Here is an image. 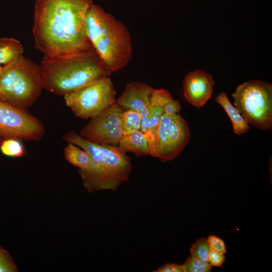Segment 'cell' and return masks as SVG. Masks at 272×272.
Wrapping results in <instances>:
<instances>
[{
    "mask_svg": "<svg viewBox=\"0 0 272 272\" xmlns=\"http://www.w3.org/2000/svg\"><path fill=\"white\" fill-rule=\"evenodd\" d=\"M163 109L164 114L173 115L179 114L181 107L179 101L172 99L164 105Z\"/></svg>",
    "mask_w": 272,
    "mask_h": 272,
    "instance_id": "cell-25",
    "label": "cell"
},
{
    "mask_svg": "<svg viewBox=\"0 0 272 272\" xmlns=\"http://www.w3.org/2000/svg\"><path fill=\"white\" fill-rule=\"evenodd\" d=\"M0 150L4 155L12 157H20L25 154L21 141L14 139L3 141L0 144Z\"/></svg>",
    "mask_w": 272,
    "mask_h": 272,
    "instance_id": "cell-19",
    "label": "cell"
},
{
    "mask_svg": "<svg viewBox=\"0 0 272 272\" xmlns=\"http://www.w3.org/2000/svg\"><path fill=\"white\" fill-rule=\"evenodd\" d=\"M184 272H209L211 271L212 267L198 266L192 264L186 260L181 264Z\"/></svg>",
    "mask_w": 272,
    "mask_h": 272,
    "instance_id": "cell-26",
    "label": "cell"
},
{
    "mask_svg": "<svg viewBox=\"0 0 272 272\" xmlns=\"http://www.w3.org/2000/svg\"><path fill=\"white\" fill-rule=\"evenodd\" d=\"M18 268L9 253L0 246V272H17Z\"/></svg>",
    "mask_w": 272,
    "mask_h": 272,
    "instance_id": "cell-21",
    "label": "cell"
},
{
    "mask_svg": "<svg viewBox=\"0 0 272 272\" xmlns=\"http://www.w3.org/2000/svg\"><path fill=\"white\" fill-rule=\"evenodd\" d=\"M154 90L144 82L128 83L116 103L123 109L134 111L141 116L150 106Z\"/></svg>",
    "mask_w": 272,
    "mask_h": 272,
    "instance_id": "cell-12",
    "label": "cell"
},
{
    "mask_svg": "<svg viewBox=\"0 0 272 272\" xmlns=\"http://www.w3.org/2000/svg\"><path fill=\"white\" fill-rule=\"evenodd\" d=\"M215 101L223 108L228 115L235 134L242 135L250 130L249 124L231 104L225 92H222L218 95L215 98Z\"/></svg>",
    "mask_w": 272,
    "mask_h": 272,
    "instance_id": "cell-13",
    "label": "cell"
},
{
    "mask_svg": "<svg viewBox=\"0 0 272 272\" xmlns=\"http://www.w3.org/2000/svg\"><path fill=\"white\" fill-rule=\"evenodd\" d=\"M116 92L108 76L96 79L65 95L66 105L78 117L88 119L100 114L116 102Z\"/></svg>",
    "mask_w": 272,
    "mask_h": 272,
    "instance_id": "cell-7",
    "label": "cell"
},
{
    "mask_svg": "<svg viewBox=\"0 0 272 272\" xmlns=\"http://www.w3.org/2000/svg\"><path fill=\"white\" fill-rule=\"evenodd\" d=\"M63 155L66 160L80 170L87 169L90 159L88 154L81 147L71 143L63 149Z\"/></svg>",
    "mask_w": 272,
    "mask_h": 272,
    "instance_id": "cell-16",
    "label": "cell"
},
{
    "mask_svg": "<svg viewBox=\"0 0 272 272\" xmlns=\"http://www.w3.org/2000/svg\"><path fill=\"white\" fill-rule=\"evenodd\" d=\"M2 67L1 65H0V72H1V69H2Z\"/></svg>",
    "mask_w": 272,
    "mask_h": 272,
    "instance_id": "cell-28",
    "label": "cell"
},
{
    "mask_svg": "<svg viewBox=\"0 0 272 272\" xmlns=\"http://www.w3.org/2000/svg\"><path fill=\"white\" fill-rule=\"evenodd\" d=\"M235 107L249 124L263 130L272 128V85L251 80L232 94Z\"/></svg>",
    "mask_w": 272,
    "mask_h": 272,
    "instance_id": "cell-6",
    "label": "cell"
},
{
    "mask_svg": "<svg viewBox=\"0 0 272 272\" xmlns=\"http://www.w3.org/2000/svg\"><path fill=\"white\" fill-rule=\"evenodd\" d=\"M172 99L171 94L167 90L163 89H154L151 96L150 105L163 107L166 103Z\"/></svg>",
    "mask_w": 272,
    "mask_h": 272,
    "instance_id": "cell-22",
    "label": "cell"
},
{
    "mask_svg": "<svg viewBox=\"0 0 272 272\" xmlns=\"http://www.w3.org/2000/svg\"><path fill=\"white\" fill-rule=\"evenodd\" d=\"M123 109L116 102L90 119L79 131L84 139L100 145H118L123 133L121 119Z\"/></svg>",
    "mask_w": 272,
    "mask_h": 272,
    "instance_id": "cell-10",
    "label": "cell"
},
{
    "mask_svg": "<svg viewBox=\"0 0 272 272\" xmlns=\"http://www.w3.org/2000/svg\"><path fill=\"white\" fill-rule=\"evenodd\" d=\"M211 250L208 239L201 238L195 241L190 248L191 256L203 262H208V254Z\"/></svg>",
    "mask_w": 272,
    "mask_h": 272,
    "instance_id": "cell-20",
    "label": "cell"
},
{
    "mask_svg": "<svg viewBox=\"0 0 272 272\" xmlns=\"http://www.w3.org/2000/svg\"><path fill=\"white\" fill-rule=\"evenodd\" d=\"M224 254L211 249L208 256V262L212 266L220 267L222 266L225 261Z\"/></svg>",
    "mask_w": 272,
    "mask_h": 272,
    "instance_id": "cell-24",
    "label": "cell"
},
{
    "mask_svg": "<svg viewBox=\"0 0 272 272\" xmlns=\"http://www.w3.org/2000/svg\"><path fill=\"white\" fill-rule=\"evenodd\" d=\"M92 0H35L32 33L34 47L43 55L63 57L93 47L86 18Z\"/></svg>",
    "mask_w": 272,
    "mask_h": 272,
    "instance_id": "cell-1",
    "label": "cell"
},
{
    "mask_svg": "<svg viewBox=\"0 0 272 272\" xmlns=\"http://www.w3.org/2000/svg\"><path fill=\"white\" fill-rule=\"evenodd\" d=\"M214 85L212 76L205 71H191L185 76L183 81L184 97L190 104L200 108L211 97Z\"/></svg>",
    "mask_w": 272,
    "mask_h": 272,
    "instance_id": "cell-11",
    "label": "cell"
},
{
    "mask_svg": "<svg viewBox=\"0 0 272 272\" xmlns=\"http://www.w3.org/2000/svg\"><path fill=\"white\" fill-rule=\"evenodd\" d=\"M121 124L123 135L139 131L141 127V116L133 110L123 111Z\"/></svg>",
    "mask_w": 272,
    "mask_h": 272,
    "instance_id": "cell-18",
    "label": "cell"
},
{
    "mask_svg": "<svg viewBox=\"0 0 272 272\" xmlns=\"http://www.w3.org/2000/svg\"><path fill=\"white\" fill-rule=\"evenodd\" d=\"M190 138L187 121L179 114H163L157 125L155 157L168 161L177 157Z\"/></svg>",
    "mask_w": 272,
    "mask_h": 272,
    "instance_id": "cell-9",
    "label": "cell"
},
{
    "mask_svg": "<svg viewBox=\"0 0 272 272\" xmlns=\"http://www.w3.org/2000/svg\"><path fill=\"white\" fill-rule=\"evenodd\" d=\"M40 67L44 88L64 96L109 74L94 48L63 57L43 55Z\"/></svg>",
    "mask_w": 272,
    "mask_h": 272,
    "instance_id": "cell-4",
    "label": "cell"
},
{
    "mask_svg": "<svg viewBox=\"0 0 272 272\" xmlns=\"http://www.w3.org/2000/svg\"><path fill=\"white\" fill-rule=\"evenodd\" d=\"M118 146L125 152L132 153L137 156L150 155L147 140L141 130L124 134Z\"/></svg>",
    "mask_w": 272,
    "mask_h": 272,
    "instance_id": "cell-14",
    "label": "cell"
},
{
    "mask_svg": "<svg viewBox=\"0 0 272 272\" xmlns=\"http://www.w3.org/2000/svg\"><path fill=\"white\" fill-rule=\"evenodd\" d=\"M44 89L39 64L22 55L2 67L0 100L27 109Z\"/></svg>",
    "mask_w": 272,
    "mask_h": 272,
    "instance_id": "cell-5",
    "label": "cell"
},
{
    "mask_svg": "<svg viewBox=\"0 0 272 272\" xmlns=\"http://www.w3.org/2000/svg\"><path fill=\"white\" fill-rule=\"evenodd\" d=\"M163 114V107L156 105H150L141 115L140 130L144 133L152 127L157 126Z\"/></svg>",
    "mask_w": 272,
    "mask_h": 272,
    "instance_id": "cell-17",
    "label": "cell"
},
{
    "mask_svg": "<svg viewBox=\"0 0 272 272\" xmlns=\"http://www.w3.org/2000/svg\"><path fill=\"white\" fill-rule=\"evenodd\" d=\"M156 272H184L182 265L174 263H168L160 267Z\"/></svg>",
    "mask_w": 272,
    "mask_h": 272,
    "instance_id": "cell-27",
    "label": "cell"
},
{
    "mask_svg": "<svg viewBox=\"0 0 272 272\" xmlns=\"http://www.w3.org/2000/svg\"><path fill=\"white\" fill-rule=\"evenodd\" d=\"M207 239L211 249L214 250L224 254L227 253L225 243L221 238L212 235L209 236Z\"/></svg>",
    "mask_w": 272,
    "mask_h": 272,
    "instance_id": "cell-23",
    "label": "cell"
},
{
    "mask_svg": "<svg viewBox=\"0 0 272 272\" xmlns=\"http://www.w3.org/2000/svg\"><path fill=\"white\" fill-rule=\"evenodd\" d=\"M86 30L109 75L128 65L132 45L130 34L123 23L93 4L86 18Z\"/></svg>",
    "mask_w": 272,
    "mask_h": 272,
    "instance_id": "cell-3",
    "label": "cell"
},
{
    "mask_svg": "<svg viewBox=\"0 0 272 272\" xmlns=\"http://www.w3.org/2000/svg\"><path fill=\"white\" fill-rule=\"evenodd\" d=\"M23 46L18 40L13 38H0V65L7 64L23 53Z\"/></svg>",
    "mask_w": 272,
    "mask_h": 272,
    "instance_id": "cell-15",
    "label": "cell"
},
{
    "mask_svg": "<svg viewBox=\"0 0 272 272\" xmlns=\"http://www.w3.org/2000/svg\"><path fill=\"white\" fill-rule=\"evenodd\" d=\"M63 139L67 143L81 147L90 157L88 168L78 170L83 186L89 192L114 191L129 180L132 170L131 159L118 145L95 144L74 130L65 133Z\"/></svg>",
    "mask_w": 272,
    "mask_h": 272,
    "instance_id": "cell-2",
    "label": "cell"
},
{
    "mask_svg": "<svg viewBox=\"0 0 272 272\" xmlns=\"http://www.w3.org/2000/svg\"><path fill=\"white\" fill-rule=\"evenodd\" d=\"M44 133L42 123L26 109L0 100V144L9 139L38 142Z\"/></svg>",
    "mask_w": 272,
    "mask_h": 272,
    "instance_id": "cell-8",
    "label": "cell"
}]
</instances>
